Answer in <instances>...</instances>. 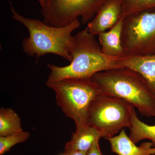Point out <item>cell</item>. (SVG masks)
<instances>
[{"label": "cell", "mask_w": 155, "mask_h": 155, "mask_svg": "<svg viewBox=\"0 0 155 155\" xmlns=\"http://www.w3.org/2000/svg\"><path fill=\"white\" fill-rule=\"evenodd\" d=\"M129 130V138L134 143L143 140H149L155 148V125H149L142 122L137 117L135 109L132 112Z\"/></svg>", "instance_id": "13"}, {"label": "cell", "mask_w": 155, "mask_h": 155, "mask_svg": "<svg viewBox=\"0 0 155 155\" xmlns=\"http://www.w3.org/2000/svg\"><path fill=\"white\" fill-rule=\"evenodd\" d=\"M125 17L155 8V0H118Z\"/></svg>", "instance_id": "15"}, {"label": "cell", "mask_w": 155, "mask_h": 155, "mask_svg": "<svg viewBox=\"0 0 155 155\" xmlns=\"http://www.w3.org/2000/svg\"><path fill=\"white\" fill-rule=\"evenodd\" d=\"M99 141L96 142L87 152V155H103L100 149Z\"/></svg>", "instance_id": "17"}, {"label": "cell", "mask_w": 155, "mask_h": 155, "mask_svg": "<svg viewBox=\"0 0 155 155\" xmlns=\"http://www.w3.org/2000/svg\"><path fill=\"white\" fill-rule=\"evenodd\" d=\"M122 9L118 0H108L101 7L96 15L87 23L91 33L99 35L112 28L122 18Z\"/></svg>", "instance_id": "8"}, {"label": "cell", "mask_w": 155, "mask_h": 155, "mask_svg": "<svg viewBox=\"0 0 155 155\" xmlns=\"http://www.w3.org/2000/svg\"><path fill=\"white\" fill-rule=\"evenodd\" d=\"M10 5L13 19L23 24L29 32V36L22 42V50L25 54L37 58L54 54L72 61L70 53L74 39L72 34L80 26L78 19L65 26L53 27L38 19L23 17L14 9L11 2Z\"/></svg>", "instance_id": "3"}, {"label": "cell", "mask_w": 155, "mask_h": 155, "mask_svg": "<svg viewBox=\"0 0 155 155\" xmlns=\"http://www.w3.org/2000/svg\"><path fill=\"white\" fill-rule=\"evenodd\" d=\"M91 78L101 94L122 99L136 108L142 116L155 117V97L136 71L118 67L98 72Z\"/></svg>", "instance_id": "2"}, {"label": "cell", "mask_w": 155, "mask_h": 155, "mask_svg": "<svg viewBox=\"0 0 155 155\" xmlns=\"http://www.w3.org/2000/svg\"><path fill=\"white\" fill-rule=\"evenodd\" d=\"M124 18L122 17L108 31L98 35L99 43L102 52L106 55L116 58L124 57L121 42Z\"/></svg>", "instance_id": "11"}, {"label": "cell", "mask_w": 155, "mask_h": 155, "mask_svg": "<svg viewBox=\"0 0 155 155\" xmlns=\"http://www.w3.org/2000/svg\"><path fill=\"white\" fill-rule=\"evenodd\" d=\"M46 84L54 92L57 105L65 116L74 121L76 129L88 125L89 108L100 94L91 78H67L47 81Z\"/></svg>", "instance_id": "4"}, {"label": "cell", "mask_w": 155, "mask_h": 155, "mask_svg": "<svg viewBox=\"0 0 155 155\" xmlns=\"http://www.w3.org/2000/svg\"><path fill=\"white\" fill-rule=\"evenodd\" d=\"M107 1L48 0L46 7L41 10L43 22L53 27H62L81 17L82 24H86Z\"/></svg>", "instance_id": "7"}, {"label": "cell", "mask_w": 155, "mask_h": 155, "mask_svg": "<svg viewBox=\"0 0 155 155\" xmlns=\"http://www.w3.org/2000/svg\"><path fill=\"white\" fill-rule=\"evenodd\" d=\"M23 131L21 119L14 110L9 108L0 109V136H6Z\"/></svg>", "instance_id": "14"}, {"label": "cell", "mask_w": 155, "mask_h": 155, "mask_svg": "<svg viewBox=\"0 0 155 155\" xmlns=\"http://www.w3.org/2000/svg\"><path fill=\"white\" fill-rule=\"evenodd\" d=\"M121 42L124 57L155 54V8L124 17Z\"/></svg>", "instance_id": "6"}, {"label": "cell", "mask_w": 155, "mask_h": 155, "mask_svg": "<svg viewBox=\"0 0 155 155\" xmlns=\"http://www.w3.org/2000/svg\"><path fill=\"white\" fill-rule=\"evenodd\" d=\"M72 61L65 67L48 64L50 73L47 81L67 78H91L98 72L120 67L121 58L106 55L102 52L94 35L87 28L74 36L71 50Z\"/></svg>", "instance_id": "1"}, {"label": "cell", "mask_w": 155, "mask_h": 155, "mask_svg": "<svg viewBox=\"0 0 155 155\" xmlns=\"http://www.w3.org/2000/svg\"><path fill=\"white\" fill-rule=\"evenodd\" d=\"M38 1L41 6V8H44L46 7L48 0H38Z\"/></svg>", "instance_id": "19"}, {"label": "cell", "mask_w": 155, "mask_h": 155, "mask_svg": "<svg viewBox=\"0 0 155 155\" xmlns=\"http://www.w3.org/2000/svg\"><path fill=\"white\" fill-rule=\"evenodd\" d=\"M87 152L81 151H71L68 152H64L67 155H87Z\"/></svg>", "instance_id": "18"}, {"label": "cell", "mask_w": 155, "mask_h": 155, "mask_svg": "<svg viewBox=\"0 0 155 155\" xmlns=\"http://www.w3.org/2000/svg\"><path fill=\"white\" fill-rule=\"evenodd\" d=\"M132 105L117 97L99 94L90 106L87 123L106 139L114 137L125 127L130 128Z\"/></svg>", "instance_id": "5"}, {"label": "cell", "mask_w": 155, "mask_h": 155, "mask_svg": "<svg viewBox=\"0 0 155 155\" xmlns=\"http://www.w3.org/2000/svg\"><path fill=\"white\" fill-rule=\"evenodd\" d=\"M106 139L110 142L112 152L118 155H155V148L151 142L142 143L137 146L125 129L121 130L119 135Z\"/></svg>", "instance_id": "10"}, {"label": "cell", "mask_w": 155, "mask_h": 155, "mask_svg": "<svg viewBox=\"0 0 155 155\" xmlns=\"http://www.w3.org/2000/svg\"><path fill=\"white\" fill-rule=\"evenodd\" d=\"M30 136L29 132L23 130L6 136H0V155L5 154L16 145L26 141Z\"/></svg>", "instance_id": "16"}, {"label": "cell", "mask_w": 155, "mask_h": 155, "mask_svg": "<svg viewBox=\"0 0 155 155\" xmlns=\"http://www.w3.org/2000/svg\"><path fill=\"white\" fill-rule=\"evenodd\" d=\"M120 67H127L139 73L146 81L155 97V54L129 56L120 58Z\"/></svg>", "instance_id": "9"}, {"label": "cell", "mask_w": 155, "mask_h": 155, "mask_svg": "<svg viewBox=\"0 0 155 155\" xmlns=\"http://www.w3.org/2000/svg\"><path fill=\"white\" fill-rule=\"evenodd\" d=\"M67 155L65 154H64H64H63V155Z\"/></svg>", "instance_id": "20"}, {"label": "cell", "mask_w": 155, "mask_h": 155, "mask_svg": "<svg viewBox=\"0 0 155 155\" xmlns=\"http://www.w3.org/2000/svg\"><path fill=\"white\" fill-rule=\"evenodd\" d=\"M101 138V136L99 132L91 125L77 128L72 133L70 140L66 143L64 152L71 151L88 152L95 143L99 141Z\"/></svg>", "instance_id": "12"}]
</instances>
